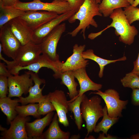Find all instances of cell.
I'll use <instances>...</instances> for the list:
<instances>
[{
	"label": "cell",
	"instance_id": "cell-5",
	"mask_svg": "<svg viewBox=\"0 0 139 139\" xmlns=\"http://www.w3.org/2000/svg\"><path fill=\"white\" fill-rule=\"evenodd\" d=\"M41 53L40 44L31 41L22 45L15 58L7 64V67L10 71L16 67L28 65L37 60Z\"/></svg>",
	"mask_w": 139,
	"mask_h": 139
},
{
	"label": "cell",
	"instance_id": "cell-25",
	"mask_svg": "<svg viewBox=\"0 0 139 139\" xmlns=\"http://www.w3.org/2000/svg\"><path fill=\"white\" fill-rule=\"evenodd\" d=\"M85 94L76 96L72 101H68L69 111L73 114L75 123L79 130H81L83 123L81 110V105Z\"/></svg>",
	"mask_w": 139,
	"mask_h": 139
},
{
	"label": "cell",
	"instance_id": "cell-33",
	"mask_svg": "<svg viewBox=\"0 0 139 139\" xmlns=\"http://www.w3.org/2000/svg\"><path fill=\"white\" fill-rule=\"evenodd\" d=\"M85 0H67L72 10L77 12Z\"/></svg>",
	"mask_w": 139,
	"mask_h": 139
},
{
	"label": "cell",
	"instance_id": "cell-27",
	"mask_svg": "<svg viewBox=\"0 0 139 139\" xmlns=\"http://www.w3.org/2000/svg\"><path fill=\"white\" fill-rule=\"evenodd\" d=\"M103 115L102 120L96 125L93 131L95 133L102 131L106 135L109 129L118 121L119 117L111 118L108 115L107 108L105 105L103 108Z\"/></svg>",
	"mask_w": 139,
	"mask_h": 139
},
{
	"label": "cell",
	"instance_id": "cell-4",
	"mask_svg": "<svg viewBox=\"0 0 139 139\" xmlns=\"http://www.w3.org/2000/svg\"><path fill=\"white\" fill-rule=\"evenodd\" d=\"M14 7L25 12L29 11H41L55 13L58 15L72 10L67 1L54 0L51 3H44L40 0H33L29 2L18 1Z\"/></svg>",
	"mask_w": 139,
	"mask_h": 139
},
{
	"label": "cell",
	"instance_id": "cell-6",
	"mask_svg": "<svg viewBox=\"0 0 139 139\" xmlns=\"http://www.w3.org/2000/svg\"><path fill=\"white\" fill-rule=\"evenodd\" d=\"M91 93L99 95L103 100L107 108L108 115L110 117L115 118L122 116V112L125 108L128 100H120L119 94L116 90L109 89L104 92L99 90Z\"/></svg>",
	"mask_w": 139,
	"mask_h": 139
},
{
	"label": "cell",
	"instance_id": "cell-46",
	"mask_svg": "<svg viewBox=\"0 0 139 139\" xmlns=\"http://www.w3.org/2000/svg\"><path fill=\"white\" fill-rule=\"evenodd\" d=\"M62 1H67V0H59Z\"/></svg>",
	"mask_w": 139,
	"mask_h": 139
},
{
	"label": "cell",
	"instance_id": "cell-9",
	"mask_svg": "<svg viewBox=\"0 0 139 139\" xmlns=\"http://www.w3.org/2000/svg\"><path fill=\"white\" fill-rule=\"evenodd\" d=\"M0 29L2 51L6 56L13 60L22 45L11 31L7 23Z\"/></svg>",
	"mask_w": 139,
	"mask_h": 139
},
{
	"label": "cell",
	"instance_id": "cell-16",
	"mask_svg": "<svg viewBox=\"0 0 139 139\" xmlns=\"http://www.w3.org/2000/svg\"><path fill=\"white\" fill-rule=\"evenodd\" d=\"M85 45L75 44L73 47L72 55L66 59L65 62H62L60 70V72L71 70L74 71L86 67L89 64V60L84 58L82 53L84 51Z\"/></svg>",
	"mask_w": 139,
	"mask_h": 139
},
{
	"label": "cell",
	"instance_id": "cell-36",
	"mask_svg": "<svg viewBox=\"0 0 139 139\" xmlns=\"http://www.w3.org/2000/svg\"><path fill=\"white\" fill-rule=\"evenodd\" d=\"M12 75L7 67L5 63H0V75H4L8 77Z\"/></svg>",
	"mask_w": 139,
	"mask_h": 139
},
{
	"label": "cell",
	"instance_id": "cell-24",
	"mask_svg": "<svg viewBox=\"0 0 139 139\" xmlns=\"http://www.w3.org/2000/svg\"><path fill=\"white\" fill-rule=\"evenodd\" d=\"M83 57L85 59H90L96 62L99 65L100 67L98 76L99 77L102 78L103 76V73L105 67L108 64L115 63L118 61H125L126 59V56H123L118 59L110 60L102 58L95 55L93 50L89 49L86 51H83L82 53Z\"/></svg>",
	"mask_w": 139,
	"mask_h": 139
},
{
	"label": "cell",
	"instance_id": "cell-11",
	"mask_svg": "<svg viewBox=\"0 0 139 139\" xmlns=\"http://www.w3.org/2000/svg\"><path fill=\"white\" fill-rule=\"evenodd\" d=\"M57 112L59 122L64 126L69 125L67 116L69 111L68 101L64 91L57 90L47 94Z\"/></svg>",
	"mask_w": 139,
	"mask_h": 139
},
{
	"label": "cell",
	"instance_id": "cell-26",
	"mask_svg": "<svg viewBox=\"0 0 139 139\" xmlns=\"http://www.w3.org/2000/svg\"><path fill=\"white\" fill-rule=\"evenodd\" d=\"M0 8V28L12 20L19 17L25 12L14 6Z\"/></svg>",
	"mask_w": 139,
	"mask_h": 139
},
{
	"label": "cell",
	"instance_id": "cell-44",
	"mask_svg": "<svg viewBox=\"0 0 139 139\" xmlns=\"http://www.w3.org/2000/svg\"><path fill=\"white\" fill-rule=\"evenodd\" d=\"M126 0L131 5H133L134 1V0Z\"/></svg>",
	"mask_w": 139,
	"mask_h": 139
},
{
	"label": "cell",
	"instance_id": "cell-31",
	"mask_svg": "<svg viewBox=\"0 0 139 139\" xmlns=\"http://www.w3.org/2000/svg\"><path fill=\"white\" fill-rule=\"evenodd\" d=\"M38 111L41 115H45L52 111H55V109L52 103L50 100L47 95L44 99L38 103Z\"/></svg>",
	"mask_w": 139,
	"mask_h": 139
},
{
	"label": "cell",
	"instance_id": "cell-41",
	"mask_svg": "<svg viewBox=\"0 0 139 139\" xmlns=\"http://www.w3.org/2000/svg\"><path fill=\"white\" fill-rule=\"evenodd\" d=\"M80 138V136L79 134L78 135H74L71 136L70 138V139H78Z\"/></svg>",
	"mask_w": 139,
	"mask_h": 139
},
{
	"label": "cell",
	"instance_id": "cell-7",
	"mask_svg": "<svg viewBox=\"0 0 139 139\" xmlns=\"http://www.w3.org/2000/svg\"><path fill=\"white\" fill-rule=\"evenodd\" d=\"M66 29V24L61 23L53 29L40 44L41 53L54 62L60 61L56 53L58 42Z\"/></svg>",
	"mask_w": 139,
	"mask_h": 139
},
{
	"label": "cell",
	"instance_id": "cell-18",
	"mask_svg": "<svg viewBox=\"0 0 139 139\" xmlns=\"http://www.w3.org/2000/svg\"><path fill=\"white\" fill-rule=\"evenodd\" d=\"M54 115L52 111L42 118H37L31 122H27L25 127L29 139H41L44 129L51 122Z\"/></svg>",
	"mask_w": 139,
	"mask_h": 139
},
{
	"label": "cell",
	"instance_id": "cell-3",
	"mask_svg": "<svg viewBox=\"0 0 139 139\" xmlns=\"http://www.w3.org/2000/svg\"><path fill=\"white\" fill-rule=\"evenodd\" d=\"M101 98L97 95L88 98L85 94L81 105L83 118L86 124L87 133L86 137L93 131L99 119L103 115Z\"/></svg>",
	"mask_w": 139,
	"mask_h": 139
},
{
	"label": "cell",
	"instance_id": "cell-39",
	"mask_svg": "<svg viewBox=\"0 0 139 139\" xmlns=\"http://www.w3.org/2000/svg\"><path fill=\"white\" fill-rule=\"evenodd\" d=\"M2 47L1 44L0 43V60H3L6 64H7L9 62V61L5 59L3 57L2 54Z\"/></svg>",
	"mask_w": 139,
	"mask_h": 139
},
{
	"label": "cell",
	"instance_id": "cell-14",
	"mask_svg": "<svg viewBox=\"0 0 139 139\" xmlns=\"http://www.w3.org/2000/svg\"><path fill=\"white\" fill-rule=\"evenodd\" d=\"M30 120L29 117H24L18 115L10 123V126L1 134V139H29L25 125Z\"/></svg>",
	"mask_w": 139,
	"mask_h": 139
},
{
	"label": "cell",
	"instance_id": "cell-28",
	"mask_svg": "<svg viewBox=\"0 0 139 139\" xmlns=\"http://www.w3.org/2000/svg\"><path fill=\"white\" fill-rule=\"evenodd\" d=\"M39 104L30 103L26 105L18 106L15 108L18 115L24 117L29 116H33L37 118H40L41 115L39 113Z\"/></svg>",
	"mask_w": 139,
	"mask_h": 139
},
{
	"label": "cell",
	"instance_id": "cell-20",
	"mask_svg": "<svg viewBox=\"0 0 139 139\" xmlns=\"http://www.w3.org/2000/svg\"><path fill=\"white\" fill-rule=\"evenodd\" d=\"M58 115L54 114L49 128L43 133L41 139H68L70 137V133L65 132L60 128L58 124Z\"/></svg>",
	"mask_w": 139,
	"mask_h": 139
},
{
	"label": "cell",
	"instance_id": "cell-29",
	"mask_svg": "<svg viewBox=\"0 0 139 139\" xmlns=\"http://www.w3.org/2000/svg\"><path fill=\"white\" fill-rule=\"evenodd\" d=\"M120 81L125 87L130 88L132 90L139 88V76L132 71L126 74Z\"/></svg>",
	"mask_w": 139,
	"mask_h": 139
},
{
	"label": "cell",
	"instance_id": "cell-37",
	"mask_svg": "<svg viewBox=\"0 0 139 139\" xmlns=\"http://www.w3.org/2000/svg\"><path fill=\"white\" fill-rule=\"evenodd\" d=\"M139 39V35L138 36ZM133 68L132 72L137 74L139 76V52L136 60L133 62Z\"/></svg>",
	"mask_w": 139,
	"mask_h": 139
},
{
	"label": "cell",
	"instance_id": "cell-30",
	"mask_svg": "<svg viewBox=\"0 0 139 139\" xmlns=\"http://www.w3.org/2000/svg\"><path fill=\"white\" fill-rule=\"evenodd\" d=\"M124 12L130 24L134 22L139 21V8L130 5L124 8Z\"/></svg>",
	"mask_w": 139,
	"mask_h": 139
},
{
	"label": "cell",
	"instance_id": "cell-2",
	"mask_svg": "<svg viewBox=\"0 0 139 139\" xmlns=\"http://www.w3.org/2000/svg\"><path fill=\"white\" fill-rule=\"evenodd\" d=\"M99 5L95 0H85L78 11L68 19L69 22L71 23H74L76 20H79L80 23L77 27L68 34L75 37L81 31V33L82 34L85 39L86 29H88L90 25L96 28L98 26L93 17L96 16L102 15L99 11Z\"/></svg>",
	"mask_w": 139,
	"mask_h": 139
},
{
	"label": "cell",
	"instance_id": "cell-45",
	"mask_svg": "<svg viewBox=\"0 0 139 139\" xmlns=\"http://www.w3.org/2000/svg\"><path fill=\"white\" fill-rule=\"evenodd\" d=\"M96 2L98 3V4H100L101 2V0H95Z\"/></svg>",
	"mask_w": 139,
	"mask_h": 139
},
{
	"label": "cell",
	"instance_id": "cell-13",
	"mask_svg": "<svg viewBox=\"0 0 139 139\" xmlns=\"http://www.w3.org/2000/svg\"><path fill=\"white\" fill-rule=\"evenodd\" d=\"M75 12L71 10L58 16L33 31L32 41L36 44H40L45 38L56 27L62 22L68 19Z\"/></svg>",
	"mask_w": 139,
	"mask_h": 139
},
{
	"label": "cell",
	"instance_id": "cell-19",
	"mask_svg": "<svg viewBox=\"0 0 139 139\" xmlns=\"http://www.w3.org/2000/svg\"><path fill=\"white\" fill-rule=\"evenodd\" d=\"M73 71L80 86V89L77 96H81L85 92L89 91H97L102 88L101 84L96 83L90 78L86 73V67Z\"/></svg>",
	"mask_w": 139,
	"mask_h": 139
},
{
	"label": "cell",
	"instance_id": "cell-17",
	"mask_svg": "<svg viewBox=\"0 0 139 139\" xmlns=\"http://www.w3.org/2000/svg\"><path fill=\"white\" fill-rule=\"evenodd\" d=\"M7 23L11 31L22 45L32 41L33 31L23 20L16 18L10 20Z\"/></svg>",
	"mask_w": 139,
	"mask_h": 139
},
{
	"label": "cell",
	"instance_id": "cell-12",
	"mask_svg": "<svg viewBox=\"0 0 139 139\" xmlns=\"http://www.w3.org/2000/svg\"><path fill=\"white\" fill-rule=\"evenodd\" d=\"M57 13L52 12L41 11H25L18 18L24 21L33 31L58 16Z\"/></svg>",
	"mask_w": 139,
	"mask_h": 139
},
{
	"label": "cell",
	"instance_id": "cell-43",
	"mask_svg": "<svg viewBox=\"0 0 139 139\" xmlns=\"http://www.w3.org/2000/svg\"><path fill=\"white\" fill-rule=\"evenodd\" d=\"M85 139H95V138L93 136H90L88 137H86Z\"/></svg>",
	"mask_w": 139,
	"mask_h": 139
},
{
	"label": "cell",
	"instance_id": "cell-40",
	"mask_svg": "<svg viewBox=\"0 0 139 139\" xmlns=\"http://www.w3.org/2000/svg\"><path fill=\"white\" fill-rule=\"evenodd\" d=\"M130 139H139V133L132 135L129 138Z\"/></svg>",
	"mask_w": 139,
	"mask_h": 139
},
{
	"label": "cell",
	"instance_id": "cell-23",
	"mask_svg": "<svg viewBox=\"0 0 139 139\" xmlns=\"http://www.w3.org/2000/svg\"><path fill=\"white\" fill-rule=\"evenodd\" d=\"M131 5L126 0H102L99 4L100 12L104 17L110 16L115 9Z\"/></svg>",
	"mask_w": 139,
	"mask_h": 139
},
{
	"label": "cell",
	"instance_id": "cell-34",
	"mask_svg": "<svg viewBox=\"0 0 139 139\" xmlns=\"http://www.w3.org/2000/svg\"><path fill=\"white\" fill-rule=\"evenodd\" d=\"M131 103L134 106H139V88L132 90L131 96Z\"/></svg>",
	"mask_w": 139,
	"mask_h": 139
},
{
	"label": "cell",
	"instance_id": "cell-21",
	"mask_svg": "<svg viewBox=\"0 0 139 139\" xmlns=\"http://www.w3.org/2000/svg\"><path fill=\"white\" fill-rule=\"evenodd\" d=\"M18 100H12L6 97L0 98V108L1 111L7 117V124L11 122L18 115L16 107L19 105Z\"/></svg>",
	"mask_w": 139,
	"mask_h": 139
},
{
	"label": "cell",
	"instance_id": "cell-10",
	"mask_svg": "<svg viewBox=\"0 0 139 139\" xmlns=\"http://www.w3.org/2000/svg\"><path fill=\"white\" fill-rule=\"evenodd\" d=\"M62 62H53L45 55H40L38 60L26 66L15 67L10 71L13 75L19 74V72L22 70H28L38 73L39 70L42 67H46L51 70L54 74L53 76L56 79H59L61 72L60 67Z\"/></svg>",
	"mask_w": 139,
	"mask_h": 139
},
{
	"label": "cell",
	"instance_id": "cell-42",
	"mask_svg": "<svg viewBox=\"0 0 139 139\" xmlns=\"http://www.w3.org/2000/svg\"><path fill=\"white\" fill-rule=\"evenodd\" d=\"M139 4V0H134L133 4L132 5L134 7L136 6Z\"/></svg>",
	"mask_w": 139,
	"mask_h": 139
},
{
	"label": "cell",
	"instance_id": "cell-8",
	"mask_svg": "<svg viewBox=\"0 0 139 139\" xmlns=\"http://www.w3.org/2000/svg\"><path fill=\"white\" fill-rule=\"evenodd\" d=\"M33 82L28 71L20 75H11L8 77V97L19 98L23 94H27L30 88L33 85Z\"/></svg>",
	"mask_w": 139,
	"mask_h": 139
},
{
	"label": "cell",
	"instance_id": "cell-22",
	"mask_svg": "<svg viewBox=\"0 0 139 139\" xmlns=\"http://www.w3.org/2000/svg\"><path fill=\"white\" fill-rule=\"evenodd\" d=\"M75 78L73 71L71 70L61 72L60 76V84L65 85L68 89L70 101L73 100L79 94V91L77 90L78 84L75 81Z\"/></svg>",
	"mask_w": 139,
	"mask_h": 139
},
{
	"label": "cell",
	"instance_id": "cell-32",
	"mask_svg": "<svg viewBox=\"0 0 139 139\" xmlns=\"http://www.w3.org/2000/svg\"><path fill=\"white\" fill-rule=\"evenodd\" d=\"M8 91V77L0 75V98L7 97Z\"/></svg>",
	"mask_w": 139,
	"mask_h": 139
},
{
	"label": "cell",
	"instance_id": "cell-35",
	"mask_svg": "<svg viewBox=\"0 0 139 139\" xmlns=\"http://www.w3.org/2000/svg\"><path fill=\"white\" fill-rule=\"evenodd\" d=\"M19 0H0V7L14 6Z\"/></svg>",
	"mask_w": 139,
	"mask_h": 139
},
{
	"label": "cell",
	"instance_id": "cell-38",
	"mask_svg": "<svg viewBox=\"0 0 139 139\" xmlns=\"http://www.w3.org/2000/svg\"><path fill=\"white\" fill-rule=\"evenodd\" d=\"M116 136L111 135L109 134L106 135L103 133H100L97 139H118Z\"/></svg>",
	"mask_w": 139,
	"mask_h": 139
},
{
	"label": "cell",
	"instance_id": "cell-15",
	"mask_svg": "<svg viewBox=\"0 0 139 139\" xmlns=\"http://www.w3.org/2000/svg\"><path fill=\"white\" fill-rule=\"evenodd\" d=\"M28 72L34 83V85L30 88L28 95L25 97L22 96L19 97V102L22 105H26L29 103H39L42 101L45 98L46 95H44L42 93L45 85L40 88V86L42 84L45 83V79L39 77L38 73L29 71Z\"/></svg>",
	"mask_w": 139,
	"mask_h": 139
},
{
	"label": "cell",
	"instance_id": "cell-1",
	"mask_svg": "<svg viewBox=\"0 0 139 139\" xmlns=\"http://www.w3.org/2000/svg\"><path fill=\"white\" fill-rule=\"evenodd\" d=\"M110 18L112 20L110 24L99 32L90 34L89 35V38L93 39L105 30L113 27L115 29V34L119 36V39L120 41L128 45L132 44L135 37L138 33V31L134 25H131L129 24L122 8L115 10L110 16Z\"/></svg>",
	"mask_w": 139,
	"mask_h": 139
}]
</instances>
